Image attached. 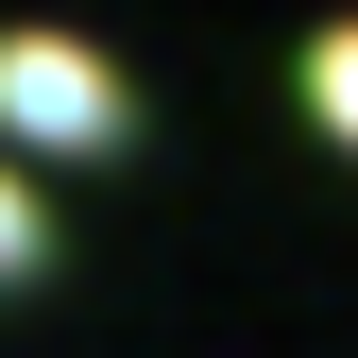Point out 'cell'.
Segmentation results:
<instances>
[{
  "mask_svg": "<svg viewBox=\"0 0 358 358\" xmlns=\"http://www.w3.org/2000/svg\"><path fill=\"white\" fill-rule=\"evenodd\" d=\"M52 273V205H34V171H0V290Z\"/></svg>",
  "mask_w": 358,
  "mask_h": 358,
  "instance_id": "cell-3",
  "label": "cell"
},
{
  "mask_svg": "<svg viewBox=\"0 0 358 358\" xmlns=\"http://www.w3.org/2000/svg\"><path fill=\"white\" fill-rule=\"evenodd\" d=\"M290 103L324 120L341 154H358V17H324V34H307V52H290Z\"/></svg>",
  "mask_w": 358,
  "mask_h": 358,
  "instance_id": "cell-2",
  "label": "cell"
},
{
  "mask_svg": "<svg viewBox=\"0 0 358 358\" xmlns=\"http://www.w3.org/2000/svg\"><path fill=\"white\" fill-rule=\"evenodd\" d=\"M137 137V85H120V52H85V34H0V171L17 154H120Z\"/></svg>",
  "mask_w": 358,
  "mask_h": 358,
  "instance_id": "cell-1",
  "label": "cell"
}]
</instances>
